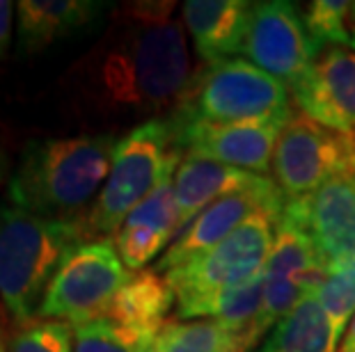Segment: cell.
Masks as SVG:
<instances>
[{"mask_svg":"<svg viewBox=\"0 0 355 352\" xmlns=\"http://www.w3.org/2000/svg\"><path fill=\"white\" fill-rule=\"evenodd\" d=\"M273 243L275 222L263 213L252 215L225 241L165 272L177 304L241 286L259 277L266 268Z\"/></svg>","mask_w":355,"mask_h":352,"instance_id":"obj_8","label":"cell"},{"mask_svg":"<svg viewBox=\"0 0 355 352\" xmlns=\"http://www.w3.org/2000/svg\"><path fill=\"white\" fill-rule=\"evenodd\" d=\"M131 275L112 238L73 245L53 277L35 320H58L71 327L99 320Z\"/></svg>","mask_w":355,"mask_h":352,"instance_id":"obj_6","label":"cell"},{"mask_svg":"<svg viewBox=\"0 0 355 352\" xmlns=\"http://www.w3.org/2000/svg\"><path fill=\"white\" fill-rule=\"evenodd\" d=\"M172 306H177V297L165 275L156 270H140L133 272L126 286L117 293L105 318L115 320L128 332L154 339L158 329L168 323Z\"/></svg>","mask_w":355,"mask_h":352,"instance_id":"obj_19","label":"cell"},{"mask_svg":"<svg viewBox=\"0 0 355 352\" xmlns=\"http://www.w3.org/2000/svg\"><path fill=\"white\" fill-rule=\"evenodd\" d=\"M273 174L284 197H307L330 181L355 176V136L291 112L277 140Z\"/></svg>","mask_w":355,"mask_h":352,"instance_id":"obj_7","label":"cell"},{"mask_svg":"<svg viewBox=\"0 0 355 352\" xmlns=\"http://www.w3.org/2000/svg\"><path fill=\"white\" fill-rule=\"evenodd\" d=\"M252 343L216 320H175L165 323L145 352H245Z\"/></svg>","mask_w":355,"mask_h":352,"instance_id":"obj_22","label":"cell"},{"mask_svg":"<svg viewBox=\"0 0 355 352\" xmlns=\"http://www.w3.org/2000/svg\"><path fill=\"white\" fill-rule=\"evenodd\" d=\"M263 306V272L241 286L216 290V293L177 304L179 318L216 320L234 332L245 334L254 343V323Z\"/></svg>","mask_w":355,"mask_h":352,"instance_id":"obj_20","label":"cell"},{"mask_svg":"<svg viewBox=\"0 0 355 352\" xmlns=\"http://www.w3.org/2000/svg\"><path fill=\"white\" fill-rule=\"evenodd\" d=\"M291 117L289 87L248 59L211 62L193 76L175 119L193 122H259Z\"/></svg>","mask_w":355,"mask_h":352,"instance_id":"obj_5","label":"cell"},{"mask_svg":"<svg viewBox=\"0 0 355 352\" xmlns=\"http://www.w3.org/2000/svg\"><path fill=\"white\" fill-rule=\"evenodd\" d=\"M99 7L94 0H21L17 3L19 50L24 55L40 53L53 41L78 33L92 24Z\"/></svg>","mask_w":355,"mask_h":352,"instance_id":"obj_18","label":"cell"},{"mask_svg":"<svg viewBox=\"0 0 355 352\" xmlns=\"http://www.w3.org/2000/svg\"><path fill=\"white\" fill-rule=\"evenodd\" d=\"M339 352H355V316L349 325V332H346V339H344V346Z\"/></svg>","mask_w":355,"mask_h":352,"instance_id":"obj_28","label":"cell"},{"mask_svg":"<svg viewBox=\"0 0 355 352\" xmlns=\"http://www.w3.org/2000/svg\"><path fill=\"white\" fill-rule=\"evenodd\" d=\"M293 101L309 119L355 136V50L328 46L291 87Z\"/></svg>","mask_w":355,"mask_h":352,"instance_id":"obj_14","label":"cell"},{"mask_svg":"<svg viewBox=\"0 0 355 352\" xmlns=\"http://www.w3.org/2000/svg\"><path fill=\"white\" fill-rule=\"evenodd\" d=\"M339 339L316 297H307L273 327L259 352H337Z\"/></svg>","mask_w":355,"mask_h":352,"instance_id":"obj_21","label":"cell"},{"mask_svg":"<svg viewBox=\"0 0 355 352\" xmlns=\"http://www.w3.org/2000/svg\"><path fill=\"white\" fill-rule=\"evenodd\" d=\"M78 243L85 241L76 222L0 206V297L17 323L37 318L58 268Z\"/></svg>","mask_w":355,"mask_h":352,"instance_id":"obj_3","label":"cell"},{"mask_svg":"<svg viewBox=\"0 0 355 352\" xmlns=\"http://www.w3.org/2000/svg\"><path fill=\"white\" fill-rule=\"evenodd\" d=\"M303 24L319 53L328 46H353V37L349 35L351 3L346 0H314L307 5Z\"/></svg>","mask_w":355,"mask_h":352,"instance_id":"obj_23","label":"cell"},{"mask_svg":"<svg viewBox=\"0 0 355 352\" xmlns=\"http://www.w3.org/2000/svg\"><path fill=\"white\" fill-rule=\"evenodd\" d=\"M175 172L163 178L161 185L126 217L122 229L117 231L115 247L122 263L131 272L145 270L149 261H154L179 231Z\"/></svg>","mask_w":355,"mask_h":352,"instance_id":"obj_15","label":"cell"},{"mask_svg":"<svg viewBox=\"0 0 355 352\" xmlns=\"http://www.w3.org/2000/svg\"><path fill=\"white\" fill-rule=\"evenodd\" d=\"M282 217L312 238L328 270L355 266V176L337 178L307 197L289 199Z\"/></svg>","mask_w":355,"mask_h":352,"instance_id":"obj_13","label":"cell"},{"mask_svg":"<svg viewBox=\"0 0 355 352\" xmlns=\"http://www.w3.org/2000/svg\"><path fill=\"white\" fill-rule=\"evenodd\" d=\"M7 343H5V332H3V327H0V352H7Z\"/></svg>","mask_w":355,"mask_h":352,"instance_id":"obj_30","label":"cell"},{"mask_svg":"<svg viewBox=\"0 0 355 352\" xmlns=\"http://www.w3.org/2000/svg\"><path fill=\"white\" fill-rule=\"evenodd\" d=\"M14 14H17V5L10 3V0H0V59L10 53Z\"/></svg>","mask_w":355,"mask_h":352,"instance_id":"obj_27","label":"cell"},{"mask_svg":"<svg viewBox=\"0 0 355 352\" xmlns=\"http://www.w3.org/2000/svg\"><path fill=\"white\" fill-rule=\"evenodd\" d=\"M263 174L230 167V165L184 156L175 172V201L179 211V234L225 194L248 190L261 181Z\"/></svg>","mask_w":355,"mask_h":352,"instance_id":"obj_17","label":"cell"},{"mask_svg":"<svg viewBox=\"0 0 355 352\" xmlns=\"http://www.w3.org/2000/svg\"><path fill=\"white\" fill-rule=\"evenodd\" d=\"M243 55H248V62L291 89L312 69L319 50L309 39L296 5L286 0H266L252 7Z\"/></svg>","mask_w":355,"mask_h":352,"instance_id":"obj_11","label":"cell"},{"mask_svg":"<svg viewBox=\"0 0 355 352\" xmlns=\"http://www.w3.org/2000/svg\"><path fill=\"white\" fill-rule=\"evenodd\" d=\"M328 275L326 261L303 229L282 217L263 268V306L254 323V341L275 327L307 297H314Z\"/></svg>","mask_w":355,"mask_h":352,"instance_id":"obj_9","label":"cell"},{"mask_svg":"<svg viewBox=\"0 0 355 352\" xmlns=\"http://www.w3.org/2000/svg\"><path fill=\"white\" fill-rule=\"evenodd\" d=\"M115 147L112 133L30 142L10 178L12 204L46 220H80L110 174Z\"/></svg>","mask_w":355,"mask_h":352,"instance_id":"obj_2","label":"cell"},{"mask_svg":"<svg viewBox=\"0 0 355 352\" xmlns=\"http://www.w3.org/2000/svg\"><path fill=\"white\" fill-rule=\"evenodd\" d=\"M181 151L170 122L149 119L117 140L110 174L89 211L76 220L83 241L110 238L170 172L179 167Z\"/></svg>","mask_w":355,"mask_h":352,"instance_id":"obj_4","label":"cell"},{"mask_svg":"<svg viewBox=\"0 0 355 352\" xmlns=\"http://www.w3.org/2000/svg\"><path fill=\"white\" fill-rule=\"evenodd\" d=\"M314 297L342 334L355 316V266L330 268Z\"/></svg>","mask_w":355,"mask_h":352,"instance_id":"obj_25","label":"cell"},{"mask_svg":"<svg viewBox=\"0 0 355 352\" xmlns=\"http://www.w3.org/2000/svg\"><path fill=\"white\" fill-rule=\"evenodd\" d=\"M175 3H126L99 44L71 66L64 87L83 112L101 119L154 115L184 99L193 80Z\"/></svg>","mask_w":355,"mask_h":352,"instance_id":"obj_1","label":"cell"},{"mask_svg":"<svg viewBox=\"0 0 355 352\" xmlns=\"http://www.w3.org/2000/svg\"><path fill=\"white\" fill-rule=\"evenodd\" d=\"M7 352H73V327L58 320H33L19 327Z\"/></svg>","mask_w":355,"mask_h":352,"instance_id":"obj_26","label":"cell"},{"mask_svg":"<svg viewBox=\"0 0 355 352\" xmlns=\"http://www.w3.org/2000/svg\"><path fill=\"white\" fill-rule=\"evenodd\" d=\"M149 341L105 316L73 327V352H145Z\"/></svg>","mask_w":355,"mask_h":352,"instance_id":"obj_24","label":"cell"},{"mask_svg":"<svg viewBox=\"0 0 355 352\" xmlns=\"http://www.w3.org/2000/svg\"><path fill=\"white\" fill-rule=\"evenodd\" d=\"M7 316H10V313H7V306L3 302V297H0V323H3V320H7Z\"/></svg>","mask_w":355,"mask_h":352,"instance_id":"obj_29","label":"cell"},{"mask_svg":"<svg viewBox=\"0 0 355 352\" xmlns=\"http://www.w3.org/2000/svg\"><path fill=\"white\" fill-rule=\"evenodd\" d=\"M286 122L289 117L230 124L172 119L170 126L177 149L186 151V156H198L266 176V172L273 167L275 147Z\"/></svg>","mask_w":355,"mask_h":352,"instance_id":"obj_10","label":"cell"},{"mask_svg":"<svg viewBox=\"0 0 355 352\" xmlns=\"http://www.w3.org/2000/svg\"><path fill=\"white\" fill-rule=\"evenodd\" d=\"M254 3L245 0H191L181 5L184 26L207 64L243 53Z\"/></svg>","mask_w":355,"mask_h":352,"instance_id":"obj_16","label":"cell"},{"mask_svg":"<svg viewBox=\"0 0 355 352\" xmlns=\"http://www.w3.org/2000/svg\"><path fill=\"white\" fill-rule=\"evenodd\" d=\"M353 46H355V33H353Z\"/></svg>","mask_w":355,"mask_h":352,"instance_id":"obj_31","label":"cell"},{"mask_svg":"<svg viewBox=\"0 0 355 352\" xmlns=\"http://www.w3.org/2000/svg\"><path fill=\"white\" fill-rule=\"evenodd\" d=\"M286 208V197L279 190V185L268 176H261V181L248 190H239L225 194L188 224L177 236L161 261L156 263V272L165 275L172 268H177L186 261H191L198 254L211 250L214 245L225 241L234 229H239L252 215H268L275 224L282 220Z\"/></svg>","mask_w":355,"mask_h":352,"instance_id":"obj_12","label":"cell"}]
</instances>
